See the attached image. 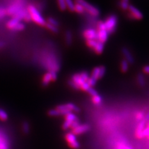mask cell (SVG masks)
I'll return each instance as SVG.
<instances>
[{"mask_svg": "<svg viewBox=\"0 0 149 149\" xmlns=\"http://www.w3.org/2000/svg\"><path fill=\"white\" fill-rule=\"evenodd\" d=\"M28 11L31 16V19L33 20L36 24L42 26H45L46 24V21L44 19L43 16L41 15L39 11L35 6L31 5L28 8Z\"/></svg>", "mask_w": 149, "mask_h": 149, "instance_id": "cell-1", "label": "cell"}, {"mask_svg": "<svg viewBox=\"0 0 149 149\" xmlns=\"http://www.w3.org/2000/svg\"><path fill=\"white\" fill-rule=\"evenodd\" d=\"M106 31L109 34L114 33L118 26V17L116 15L109 16L104 22Z\"/></svg>", "mask_w": 149, "mask_h": 149, "instance_id": "cell-2", "label": "cell"}, {"mask_svg": "<svg viewBox=\"0 0 149 149\" xmlns=\"http://www.w3.org/2000/svg\"><path fill=\"white\" fill-rule=\"evenodd\" d=\"M75 3L80 4L85 9V11H86L88 13H90V15L93 16H97L100 15V12L99 9L95 6H93L92 4L88 3V2L85 1V0H76Z\"/></svg>", "mask_w": 149, "mask_h": 149, "instance_id": "cell-3", "label": "cell"}, {"mask_svg": "<svg viewBox=\"0 0 149 149\" xmlns=\"http://www.w3.org/2000/svg\"><path fill=\"white\" fill-rule=\"evenodd\" d=\"M65 139L70 147L75 149L80 147V143L77 141V137L72 132H68L65 135Z\"/></svg>", "mask_w": 149, "mask_h": 149, "instance_id": "cell-4", "label": "cell"}, {"mask_svg": "<svg viewBox=\"0 0 149 149\" xmlns=\"http://www.w3.org/2000/svg\"><path fill=\"white\" fill-rule=\"evenodd\" d=\"M146 123L144 119L139 122L136 130V136L137 138L141 139L144 137V130L146 129Z\"/></svg>", "mask_w": 149, "mask_h": 149, "instance_id": "cell-5", "label": "cell"}, {"mask_svg": "<svg viewBox=\"0 0 149 149\" xmlns=\"http://www.w3.org/2000/svg\"><path fill=\"white\" fill-rule=\"evenodd\" d=\"M90 130V126L88 124H79L77 127L72 129V132L77 136L85 133Z\"/></svg>", "mask_w": 149, "mask_h": 149, "instance_id": "cell-6", "label": "cell"}, {"mask_svg": "<svg viewBox=\"0 0 149 149\" xmlns=\"http://www.w3.org/2000/svg\"><path fill=\"white\" fill-rule=\"evenodd\" d=\"M83 36L87 40H96L97 41V31L95 29H89L86 30L85 32H84Z\"/></svg>", "mask_w": 149, "mask_h": 149, "instance_id": "cell-7", "label": "cell"}, {"mask_svg": "<svg viewBox=\"0 0 149 149\" xmlns=\"http://www.w3.org/2000/svg\"><path fill=\"white\" fill-rule=\"evenodd\" d=\"M128 10L130 12V13H131V15L133 16V18H136L137 19L140 20V19H142L143 17L142 12L137 8H136L132 5H129Z\"/></svg>", "mask_w": 149, "mask_h": 149, "instance_id": "cell-8", "label": "cell"}, {"mask_svg": "<svg viewBox=\"0 0 149 149\" xmlns=\"http://www.w3.org/2000/svg\"><path fill=\"white\" fill-rule=\"evenodd\" d=\"M109 34L108 32L106 30H98V31H97V41L104 44L108 39Z\"/></svg>", "mask_w": 149, "mask_h": 149, "instance_id": "cell-9", "label": "cell"}, {"mask_svg": "<svg viewBox=\"0 0 149 149\" xmlns=\"http://www.w3.org/2000/svg\"><path fill=\"white\" fill-rule=\"evenodd\" d=\"M122 53L124 56L125 60L127 61L129 63L132 64L134 63V58L128 49L126 47H123L122 49Z\"/></svg>", "mask_w": 149, "mask_h": 149, "instance_id": "cell-10", "label": "cell"}, {"mask_svg": "<svg viewBox=\"0 0 149 149\" xmlns=\"http://www.w3.org/2000/svg\"><path fill=\"white\" fill-rule=\"evenodd\" d=\"M71 80L72 81H73L78 86H79L80 88L81 87V86L83 85L84 83L86 82L82 78V77H81L80 73H77V74H73V75L72 77Z\"/></svg>", "mask_w": 149, "mask_h": 149, "instance_id": "cell-11", "label": "cell"}, {"mask_svg": "<svg viewBox=\"0 0 149 149\" xmlns=\"http://www.w3.org/2000/svg\"><path fill=\"white\" fill-rule=\"evenodd\" d=\"M65 121H67V122H68L69 123H70L71 125L74 122V121L78 120L76 114H74L73 113H70L67 115H65Z\"/></svg>", "mask_w": 149, "mask_h": 149, "instance_id": "cell-12", "label": "cell"}, {"mask_svg": "<svg viewBox=\"0 0 149 149\" xmlns=\"http://www.w3.org/2000/svg\"><path fill=\"white\" fill-rule=\"evenodd\" d=\"M20 22L21 21L19 19H17V18L13 17L12 19L9 20L7 22V27L9 28V29H10L11 30H13L14 28H15L17 26L18 23Z\"/></svg>", "mask_w": 149, "mask_h": 149, "instance_id": "cell-13", "label": "cell"}, {"mask_svg": "<svg viewBox=\"0 0 149 149\" xmlns=\"http://www.w3.org/2000/svg\"><path fill=\"white\" fill-rule=\"evenodd\" d=\"M52 80V76H51L50 72H48L45 74L42 80V85L44 86H47L49 85L50 82Z\"/></svg>", "mask_w": 149, "mask_h": 149, "instance_id": "cell-14", "label": "cell"}, {"mask_svg": "<svg viewBox=\"0 0 149 149\" xmlns=\"http://www.w3.org/2000/svg\"><path fill=\"white\" fill-rule=\"evenodd\" d=\"M104 48V44L101 42L97 41L96 46L93 49H94V50L95 51V52L96 54H101L102 52H103Z\"/></svg>", "mask_w": 149, "mask_h": 149, "instance_id": "cell-15", "label": "cell"}, {"mask_svg": "<svg viewBox=\"0 0 149 149\" xmlns=\"http://www.w3.org/2000/svg\"><path fill=\"white\" fill-rule=\"evenodd\" d=\"M73 41V37H72V34L70 31H67L65 33V42L68 45H70L72 43Z\"/></svg>", "mask_w": 149, "mask_h": 149, "instance_id": "cell-16", "label": "cell"}, {"mask_svg": "<svg viewBox=\"0 0 149 149\" xmlns=\"http://www.w3.org/2000/svg\"><path fill=\"white\" fill-rule=\"evenodd\" d=\"M100 67H95L94 69H93L91 77L95 79L96 80H99L100 79Z\"/></svg>", "mask_w": 149, "mask_h": 149, "instance_id": "cell-17", "label": "cell"}, {"mask_svg": "<svg viewBox=\"0 0 149 149\" xmlns=\"http://www.w3.org/2000/svg\"><path fill=\"white\" fill-rule=\"evenodd\" d=\"M129 63L125 60H123L120 63V69L123 72H127L129 69Z\"/></svg>", "mask_w": 149, "mask_h": 149, "instance_id": "cell-18", "label": "cell"}, {"mask_svg": "<svg viewBox=\"0 0 149 149\" xmlns=\"http://www.w3.org/2000/svg\"><path fill=\"white\" fill-rule=\"evenodd\" d=\"M67 8H68L70 11H74V4L73 0H65Z\"/></svg>", "mask_w": 149, "mask_h": 149, "instance_id": "cell-19", "label": "cell"}, {"mask_svg": "<svg viewBox=\"0 0 149 149\" xmlns=\"http://www.w3.org/2000/svg\"><path fill=\"white\" fill-rule=\"evenodd\" d=\"M0 149H9V146L3 137L0 136Z\"/></svg>", "mask_w": 149, "mask_h": 149, "instance_id": "cell-20", "label": "cell"}, {"mask_svg": "<svg viewBox=\"0 0 149 149\" xmlns=\"http://www.w3.org/2000/svg\"><path fill=\"white\" fill-rule=\"evenodd\" d=\"M45 26L47 28V29L49 31L54 32V33H58V27H56V26H54L53 25H51L48 22H46V24H45Z\"/></svg>", "mask_w": 149, "mask_h": 149, "instance_id": "cell-21", "label": "cell"}, {"mask_svg": "<svg viewBox=\"0 0 149 149\" xmlns=\"http://www.w3.org/2000/svg\"><path fill=\"white\" fill-rule=\"evenodd\" d=\"M137 81L138 83L139 84V85L141 86H143L145 85V78H144V76L143 75V74L142 73H139L137 76Z\"/></svg>", "mask_w": 149, "mask_h": 149, "instance_id": "cell-22", "label": "cell"}, {"mask_svg": "<svg viewBox=\"0 0 149 149\" xmlns=\"http://www.w3.org/2000/svg\"><path fill=\"white\" fill-rule=\"evenodd\" d=\"M74 11H76L79 14H83L85 13V10L80 4L75 3V4H74Z\"/></svg>", "mask_w": 149, "mask_h": 149, "instance_id": "cell-23", "label": "cell"}, {"mask_svg": "<svg viewBox=\"0 0 149 149\" xmlns=\"http://www.w3.org/2000/svg\"><path fill=\"white\" fill-rule=\"evenodd\" d=\"M8 119V115L6 112L3 109L0 108V119L5 121Z\"/></svg>", "mask_w": 149, "mask_h": 149, "instance_id": "cell-24", "label": "cell"}, {"mask_svg": "<svg viewBox=\"0 0 149 149\" xmlns=\"http://www.w3.org/2000/svg\"><path fill=\"white\" fill-rule=\"evenodd\" d=\"M48 114H49V115L50 116H52V117H57V116H60L59 111L56 108L55 109H50L49 111Z\"/></svg>", "mask_w": 149, "mask_h": 149, "instance_id": "cell-25", "label": "cell"}, {"mask_svg": "<svg viewBox=\"0 0 149 149\" xmlns=\"http://www.w3.org/2000/svg\"><path fill=\"white\" fill-rule=\"evenodd\" d=\"M92 101L95 104H100L102 102V97L100 95H96L92 97Z\"/></svg>", "mask_w": 149, "mask_h": 149, "instance_id": "cell-26", "label": "cell"}, {"mask_svg": "<svg viewBox=\"0 0 149 149\" xmlns=\"http://www.w3.org/2000/svg\"><path fill=\"white\" fill-rule=\"evenodd\" d=\"M47 22H48L50 24L53 25L56 27H58V26H59L58 22L56 19H55L53 17H49L47 19Z\"/></svg>", "mask_w": 149, "mask_h": 149, "instance_id": "cell-27", "label": "cell"}, {"mask_svg": "<svg viewBox=\"0 0 149 149\" xmlns=\"http://www.w3.org/2000/svg\"><path fill=\"white\" fill-rule=\"evenodd\" d=\"M58 6L62 11H65L67 9L66 3H65V0H58Z\"/></svg>", "mask_w": 149, "mask_h": 149, "instance_id": "cell-28", "label": "cell"}, {"mask_svg": "<svg viewBox=\"0 0 149 149\" xmlns=\"http://www.w3.org/2000/svg\"><path fill=\"white\" fill-rule=\"evenodd\" d=\"M97 42V41L96 40H87L86 44L88 47H91L92 49H94Z\"/></svg>", "mask_w": 149, "mask_h": 149, "instance_id": "cell-29", "label": "cell"}, {"mask_svg": "<svg viewBox=\"0 0 149 149\" xmlns=\"http://www.w3.org/2000/svg\"><path fill=\"white\" fill-rule=\"evenodd\" d=\"M22 130L25 134H28L30 130V127H29V124L27 123H24L22 125Z\"/></svg>", "mask_w": 149, "mask_h": 149, "instance_id": "cell-30", "label": "cell"}, {"mask_svg": "<svg viewBox=\"0 0 149 149\" xmlns=\"http://www.w3.org/2000/svg\"><path fill=\"white\" fill-rule=\"evenodd\" d=\"M86 82L88 83V85H89L91 87L94 86L97 82V80H96L95 79H94L92 77H90L88 79V80L86 81Z\"/></svg>", "mask_w": 149, "mask_h": 149, "instance_id": "cell-31", "label": "cell"}, {"mask_svg": "<svg viewBox=\"0 0 149 149\" xmlns=\"http://www.w3.org/2000/svg\"><path fill=\"white\" fill-rule=\"evenodd\" d=\"M87 92H88V93H89V94H90L91 96H92V97L98 95V93H97V91H96V90H95L94 88H93V87H90V88H89V89H88V90H87Z\"/></svg>", "mask_w": 149, "mask_h": 149, "instance_id": "cell-32", "label": "cell"}, {"mask_svg": "<svg viewBox=\"0 0 149 149\" xmlns=\"http://www.w3.org/2000/svg\"><path fill=\"white\" fill-rule=\"evenodd\" d=\"M120 6L123 9H124V10H127L129 8V4L128 3H125L123 1H120Z\"/></svg>", "mask_w": 149, "mask_h": 149, "instance_id": "cell-33", "label": "cell"}, {"mask_svg": "<svg viewBox=\"0 0 149 149\" xmlns=\"http://www.w3.org/2000/svg\"><path fill=\"white\" fill-rule=\"evenodd\" d=\"M81 77H82V78L84 80H85V81H86L88 80V79L90 78L89 77V73H88V72H83L81 73H80Z\"/></svg>", "mask_w": 149, "mask_h": 149, "instance_id": "cell-34", "label": "cell"}, {"mask_svg": "<svg viewBox=\"0 0 149 149\" xmlns=\"http://www.w3.org/2000/svg\"><path fill=\"white\" fill-rule=\"evenodd\" d=\"M97 27H98L99 30H106L105 23H104V22L102 21H100L98 22Z\"/></svg>", "mask_w": 149, "mask_h": 149, "instance_id": "cell-35", "label": "cell"}, {"mask_svg": "<svg viewBox=\"0 0 149 149\" xmlns=\"http://www.w3.org/2000/svg\"><path fill=\"white\" fill-rule=\"evenodd\" d=\"M136 120H139V122L140 121H141L142 120H143L144 119V114L142 112H139L137 114H136Z\"/></svg>", "mask_w": 149, "mask_h": 149, "instance_id": "cell-36", "label": "cell"}, {"mask_svg": "<svg viewBox=\"0 0 149 149\" xmlns=\"http://www.w3.org/2000/svg\"><path fill=\"white\" fill-rule=\"evenodd\" d=\"M100 79L103 77L106 73V68L104 66H101L100 67Z\"/></svg>", "mask_w": 149, "mask_h": 149, "instance_id": "cell-37", "label": "cell"}, {"mask_svg": "<svg viewBox=\"0 0 149 149\" xmlns=\"http://www.w3.org/2000/svg\"><path fill=\"white\" fill-rule=\"evenodd\" d=\"M91 86L88 85V83L86 81L85 83H84L83 85L81 86V87H80V88L81 90H83V91H87V90L89 89V88H90Z\"/></svg>", "mask_w": 149, "mask_h": 149, "instance_id": "cell-38", "label": "cell"}, {"mask_svg": "<svg viewBox=\"0 0 149 149\" xmlns=\"http://www.w3.org/2000/svg\"><path fill=\"white\" fill-rule=\"evenodd\" d=\"M68 84H69V85L71 87H72L73 88H74V89H75V90H79L80 89V87L79 86H78L75 83H74L73 81H72V80H70L69 81H68Z\"/></svg>", "mask_w": 149, "mask_h": 149, "instance_id": "cell-39", "label": "cell"}, {"mask_svg": "<svg viewBox=\"0 0 149 149\" xmlns=\"http://www.w3.org/2000/svg\"><path fill=\"white\" fill-rule=\"evenodd\" d=\"M51 73V76H52V80L55 81L57 80V74L56 73V72L55 71H51L50 72Z\"/></svg>", "mask_w": 149, "mask_h": 149, "instance_id": "cell-40", "label": "cell"}, {"mask_svg": "<svg viewBox=\"0 0 149 149\" xmlns=\"http://www.w3.org/2000/svg\"><path fill=\"white\" fill-rule=\"evenodd\" d=\"M118 149H132V148H130L128 146H125L123 145H120L118 147Z\"/></svg>", "mask_w": 149, "mask_h": 149, "instance_id": "cell-41", "label": "cell"}, {"mask_svg": "<svg viewBox=\"0 0 149 149\" xmlns=\"http://www.w3.org/2000/svg\"><path fill=\"white\" fill-rule=\"evenodd\" d=\"M143 72H146V73L149 74V65H147V66L144 67L143 68Z\"/></svg>", "mask_w": 149, "mask_h": 149, "instance_id": "cell-42", "label": "cell"}, {"mask_svg": "<svg viewBox=\"0 0 149 149\" xmlns=\"http://www.w3.org/2000/svg\"><path fill=\"white\" fill-rule=\"evenodd\" d=\"M144 120H145L146 121V122H147V120H149V111L148 112V113H147V114H146V117H145V118H144Z\"/></svg>", "mask_w": 149, "mask_h": 149, "instance_id": "cell-43", "label": "cell"}, {"mask_svg": "<svg viewBox=\"0 0 149 149\" xmlns=\"http://www.w3.org/2000/svg\"><path fill=\"white\" fill-rule=\"evenodd\" d=\"M4 42H0V49L2 48L3 47H4Z\"/></svg>", "mask_w": 149, "mask_h": 149, "instance_id": "cell-44", "label": "cell"}, {"mask_svg": "<svg viewBox=\"0 0 149 149\" xmlns=\"http://www.w3.org/2000/svg\"><path fill=\"white\" fill-rule=\"evenodd\" d=\"M121 1H124V2H125V3H129V0H121Z\"/></svg>", "mask_w": 149, "mask_h": 149, "instance_id": "cell-45", "label": "cell"}, {"mask_svg": "<svg viewBox=\"0 0 149 149\" xmlns=\"http://www.w3.org/2000/svg\"><path fill=\"white\" fill-rule=\"evenodd\" d=\"M148 127H149V123H148Z\"/></svg>", "mask_w": 149, "mask_h": 149, "instance_id": "cell-46", "label": "cell"}]
</instances>
